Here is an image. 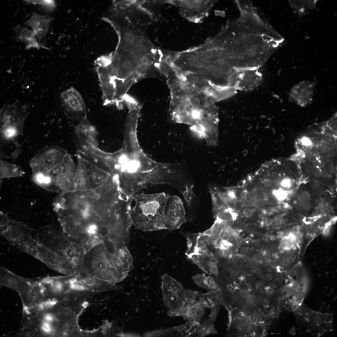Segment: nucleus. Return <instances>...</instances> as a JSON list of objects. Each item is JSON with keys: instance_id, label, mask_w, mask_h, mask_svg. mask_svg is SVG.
Instances as JSON below:
<instances>
[{"instance_id": "56", "label": "nucleus", "mask_w": 337, "mask_h": 337, "mask_svg": "<svg viewBox=\"0 0 337 337\" xmlns=\"http://www.w3.org/2000/svg\"><path fill=\"white\" fill-rule=\"evenodd\" d=\"M328 174V172L326 170H323L321 172V176L323 178H325L327 177Z\"/></svg>"}, {"instance_id": "20", "label": "nucleus", "mask_w": 337, "mask_h": 337, "mask_svg": "<svg viewBox=\"0 0 337 337\" xmlns=\"http://www.w3.org/2000/svg\"><path fill=\"white\" fill-rule=\"evenodd\" d=\"M77 163L73 176L71 191H85L91 189L85 162L77 156Z\"/></svg>"}, {"instance_id": "37", "label": "nucleus", "mask_w": 337, "mask_h": 337, "mask_svg": "<svg viewBox=\"0 0 337 337\" xmlns=\"http://www.w3.org/2000/svg\"><path fill=\"white\" fill-rule=\"evenodd\" d=\"M256 299L255 295H250L245 299V303L249 305H252L255 303Z\"/></svg>"}, {"instance_id": "10", "label": "nucleus", "mask_w": 337, "mask_h": 337, "mask_svg": "<svg viewBox=\"0 0 337 337\" xmlns=\"http://www.w3.org/2000/svg\"><path fill=\"white\" fill-rule=\"evenodd\" d=\"M0 285L16 291L22 300L23 309L30 306L38 293V285L36 279L24 278L12 272L2 266L0 269Z\"/></svg>"}, {"instance_id": "41", "label": "nucleus", "mask_w": 337, "mask_h": 337, "mask_svg": "<svg viewBox=\"0 0 337 337\" xmlns=\"http://www.w3.org/2000/svg\"><path fill=\"white\" fill-rule=\"evenodd\" d=\"M329 208V204L328 203L325 202L321 203L320 205L319 208L320 210L323 212L327 210Z\"/></svg>"}, {"instance_id": "3", "label": "nucleus", "mask_w": 337, "mask_h": 337, "mask_svg": "<svg viewBox=\"0 0 337 337\" xmlns=\"http://www.w3.org/2000/svg\"><path fill=\"white\" fill-rule=\"evenodd\" d=\"M115 156L112 176L121 191L129 199L148 187L153 172L162 164L148 158L138 141H124Z\"/></svg>"}, {"instance_id": "19", "label": "nucleus", "mask_w": 337, "mask_h": 337, "mask_svg": "<svg viewBox=\"0 0 337 337\" xmlns=\"http://www.w3.org/2000/svg\"><path fill=\"white\" fill-rule=\"evenodd\" d=\"M74 130L79 142L98 147V132L87 118L79 121Z\"/></svg>"}, {"instance_id": "15", "label": "nucleus", "mask_w": 337, "mask_h": 337, "mask_svg": "<svg viewBox=\"0 0 337 337\" xmlns=\"http://www.w3.org/2000/svg\"><path fill=\"white\" fill-rule=\"evenodd\" d=\"M186 212L183 202L178 196L169 195L165 210V229L179 228L185 222Z\"/></svg>"}, {"instance_id": "17", "label": "nucleus", "mask_w": 337, "mask_h": 337, "mask_svg": "<svg viewBox=\"0 0 337 337\" xmlns=\"http://www.w3.org/2000/svg\"><path fill=\"white\" fill-rule=\"evenodd\" d=\"M200 323L188 321L180 325L152 331L153 336H197L201 327Z\"/></svg>"}, {"instance_id": "28", "label": "nucleus", "mask_w": 337, "mask_h": 337, "mask_svg": "<svg viewBox=\"0 0 337 337\" xmlns=\"http://www.w3.org/2000/svg\"><path fill=\"white\" fill-rule=\"evenodd\" d=\"M35 35L33 31L25 27L21 30L19 38L27 44V49L34 47L38 49L41 46L37 42Z\"/></svg>"}, {"instance_id": "8", "label": "nucleus", "mask_w": 337, "mask_h": 337, "mask_svg": "<svg viewBox=\"0 0 337 337\" xmlns=\"http://www.w3.org/2000/svg\"><path fill=\"white\" fill-rule=\"evenodd\" d=\"M76 164L68 154L64 160L45 173L32 174V181L49 191L58 193L71 191Z\"/></svg>"}, {"instance_id": "51", "label": "nucleus", "mask_w": 337, "mask_h": 337, "mask_svg": "<svg viewBox=\"0 0 337 337\" xmlns=\"http://www.w3.org/2000/svg\"><path fill=\"white\" fill-rule=\"evenodd\" d=\"M265 279L267 281H271L273 279V276L271 273H268L266 275Z\"/></svg>"}, {"instance_id": "42", "label": "nucleus", "mask_w": 337, "mask_h": 337, "mask_svg": "<svg viewBox=\"0 0 337 337\" xmlns=\"http://www.w3.org/2000/svg\"><path fill=\"white\" fill-rule=\"evenodd\" d=\"M186 5L188 9H193L195 7V3L193 1H187L186 2Z\"/></svg>"}, {"instance_id": "9", "label": "nucleus", "mask_w": 337, "mask_h": 337, "mask_svg": "<svg viewBox=\"0 0 337 337\" xmlns=\"http://www.w3.org/2000/svg\"><path fill=\"white\" fill-rule=\"evenodd\" d=\"M26 107L13 104L3 107L0 111V139L1 142H11L23 134Z\"/></svg>"}, {"instance_id": "39", "label": "nucleus", "mask_w": 337, "mask_h": 337, "mask_svg": "<svg viewBox=\"0 0 337 337\" xmlns=\"http://www.w3.org/2000/svg\"><path fill=\"white\" fill-rule=\"evenodd\" d=\"M253 212L252 210L249 208L244 209L242 212L243 216L247 217H251L252 214Z\"/></svg>"}, {"instance_id": "26", "label": "nucleus", "mask_w": 337, "mask_h": 337, "mask_svg": "<svg viewBox=\"0 0 337 337\" xmlns=\"http://www.w3.org/2000/svg\"><path fill=\"white\" fill-rule=\"evenodd\" d=\"M205 309L198 302L187 310L182 316L188 321L200 323L205 314Z\"/></svg>"}, {"instance_id": "16", "label": "nucleus", "mask_w": 337, "mask_h": 337, "mask_svg": "<svg viewBox=\"0 0 337 337\" xmlns=\"http://www.w3.org/2000/svg\"><path fill=\"white\" fill-rule=\"evenodd\" d=\"M315 81L310 80L301 81L294 85L288 94L289 101L301 107H305L312 102Z\"/></svg>"}, {"instance_id": "13", "label": "nucleus", "mask_w": 337, "mask_h": 337, "mask_svg": "<svg viewBox=\"0 0 337 337\" xmlns=\"http://www.w3.org/2000/svg\"><path fill=\"white\" fill-rule=\"evenodd\" d=\"M62 110L69 118L80 121L87 118L86 106L79 92L71 87L60 94Z\"/></svg>"}, {"instance_id": "22", "label": "nucleus", "mask_w": 337, "mask_h": 337, "mask_svg": "<svg viewBox=\"0 0 337 337\" xmlns=\"http://www.w3.org/2000/svg\"><path fill=\"white\" fill-rule=\"evenodd\" d=\"M51 18L33 13L26 23L33 29V31L40 41L46 36L49 29Z\"/></svg>"}, {"instance_id": "24", "label": "nucleus", "mask_w": 337, "mask_h": 337, "mask_svg": "<svg viewBox=\"0 0 337 337\" xmlns=\"http://www.w3.org/2000/svg\"><path fill=\"white\" fill-rule=\"evenodd\" d=\"M24 173L19 166L5 161H0V177L1 178L20 177Z\"/></svg>"}, {"instance_id": "35", "label": "nucleus", "mask_w": 337, "mask_h": 337, "mask_svg": "<svg viewBox=\"0 0 337 337\" xmlns=\"http://www.w3.org/2000/svg\"><path fill=\"white\" fill-rule=\"evenodd\" d=\"M273 194L279 201H282L287 198L288 195L287 192L281 188L274 190Z\"/></svg>"}, {"instance_id": "54", "label": "nucleus", "mask_w": 337, "mask_h": 337, "mask_svg": "<svg viewBox=\"0 0 337 337\" xmlns=\"http://www.w3.org/2000/svg\"><path fill=\"white\" fill-rule=\"evenodd\" d=\"M281 208L280 206H274L273 208V210L274 212H278L281 211Z\"/></svg>"}, {"instance_id": "38", "label": "nucleus", "mask_w": 337, "mask_h": 337, "mask_svg": "<svg viewBox=\"0 0 337 337\" xmlns=\"http://www.w3.org/2000/svg\"><path fill=\"white\" fill-rule=\"evenodd\" d=\"M251 294L250 291L247 289H243L240 291V295L241 298L245 300Z\"/></svg>"}, {"instance_id": "43", "label": "nucleus", "mask_w": 337, "mask_h": 337, "mask_svg": "<svg viewBox=\"0 0 337 337\" xmlns=\"http://www.w3.org/2000/svg\"><path fill=\"white\" fill-rule=\"evenodd\" d=\"M301 197L303 200L307 201L310 198V195L309 192L305 191L302 193Z\"/></svg>"}, {"instance_id": "18", "label": "nucleus", "mask_w": 337, "mask_h": 337, "mask_svg": "<svg viewBox=\"0 0 337 337\" xmlns=\"http://www.w3.org/2000/svg\"><path fill=\"white\" fill-rule=\"evenodd\" d=\"M198 302L205 309H210L211 312L208 318L204 322L213 323L218 311L220 304L222 303V297L218 289L202 293L199 292Z\"/></svg>"}, {"instance_id": "27", "label": "nucleus", "mask_w": 337, "mask_h": 337, "mask_svg": "<svg viewBox=\"0 0 337 337\" xmlns=\"http://www.w3.org/2000/svg\"><path fill=\"white\" fill-rule=\"evenodd\" d=\"M195 283L199 286L209 291L218 289L217 285L211 276L197 274L192 277Z\"/></svg>"}, {"instance_id": "53", "label": "nucleus", "mask_w": 337, "mask_h": 337, "mask_svg": "<svg viewBox=\"0 0 337 337\" xmlns=\"http://www.w3.org/2000/svg\"><path fill=\"white\" fill-rule=\"evenodd\" d=\"M321 171L320 169H317L315 171L314 173V175L316 177H320L321 176Z\"/></svg>"}, {"instance_id": "12", "label": "nucleus", "mask_w": 337, "mask_h": 337, "mask_svg": "<svg viewBox=\"0 0 337 337\" xmlns=\"http://www.w3.org/2000/svg\"><path fill=\"white\" fill-rule=\"evenodd\" d=\"M67 151L59 146L46 147L30 160L32 174L44 173L61 162L68 154Z\"/></svg>"}, {"instance_id": "45", "label": "nucleus", "mask_w": 337, "mask_h": 337, "mask_svg": "<svg viewBox=\"0 0 337 337\" xmlns=\"http://www.w3.org/2000/svg\"><path fill=\"white\" fill-rule=\"evenodd\" d=\"M252 260L255 263H260L261 261V257L260 255L256 254L252 257Z\"/></svg>"}, {"instance_id": "5", "label": "nucleus", "mask_w": 337, "mask_h": 337, "mask_svg": "<svg viewBox=\"0 0 337 337\" xmlns=\"http://www.w3.org/2000/svg\"><path fill=\"white\" fill-rule=\"evenodd\" d=\"M34 230L23 222L11 220L2 235L12 245L41 261L52 269L69 274L67 265L35 236Z\"/></svg>"}, {"instance_id": "62", "label": "nucleus", "mask_w": 337, "mask_h": 337, "mask_svg": "<svg viewBox=\"0 0 337 337\" xmlns=\"http://www.w3.org/2000/svg\"><path fill=\"white\" fill-rule=\"evenodd\" d=\"M237 260L236 257H234L232 259V262L234 263H236L237 262Z\"/></svg>"}, {"instance_id": "7", "label": "nucleus", "mask_w": 337, "mask_h": 337, "mask_svg": "<svg viewBox=\"0 0 337 337\" xmlns=\"http://www.w3.org/2000/svg\"><path fill=\"white\" fill-rule=\"evenodd\" d=\"M34 234L39 241L67 265L72 275L81 271L85 251L62 231L49 225L34 230Z\"/></svg>"}, {"instance_id": "21", "label": "nucleus", "mask_w": 337, "mask_h": 337, "mask_svg": "<svg viewBox=\"0 0 337 337\" xmlns=\"http://www.w3.org/2000/svg\"><path fill=\"white\" fill-rule=\"evenodd\" d=\"M84 160L90 182L91 189H95L100 186L112 177V176L108 172L89 162Z\"/></svg>"}, {"instance_id": "48", "label": "nucleus", "mask_w": 337, "mask_h": 337, "mask_svg": "<svg viewBox=\"0 0 337 337\" xmlns=\"http://www.w3.org/2000/svg\"><path fill=\"white\" fill-rule=\"evenodd\" d=\"M262 261L263 264L265 266H268L271 264V261L268 257H265L264 258Z\"/></svg>"}, {"instance_id": "52", "label": "nucleus", "mask_w": 337, "mask_h": 337, "mask_svg": "<svg viewBox=\"0 0 337 337\" xmlns=\"http://www.w3.org/2000/svg\"><path fill=\"white\" fill-rule=\"evenodd\" d=\"M300 230V227L299 225H296L292 228L293 231L295 233L299 232Z\"/></svg>"}, {"instance_id": "40", "label": "nucleus", "mask_w": 337, "mask_h": 337, "mask_svg": "<svg viewBox=\"0 0 337 337\" xmlns=\"http://www.w3.org/2000/svg\"><path fill=\"white\" fill-rule=\"evenodd\" d=\"M228 254L227 249L220 248L218 252V254L221 257H224L227 256Z\"/></svg>"}, {"instance_id": "59", "label": "nucleus", "mask_w": 337, "mask_h": 337, "mask_svg": "<svg viewBox=\"0 0 337 337\" xmlns=\"http://www.w3.org/2000/svg\"><path fill=\"white\" fill-rule=\"evenodd\" d=\"M282 264L284 266H288L289 264V263L287 259H284L282 261Z\"/></svg>"}, {"instance_id": "61", "label": "nucleus", "mask_w": 337, "mask_h": 337, "mask_svg": "<svg viewBox=\"0 0 337 337\" xmlns=\"http://www.w3.org/2000/svg\"><path fill=\"white\" fill-rule=\"evenodd\" d=\"M232 273L234 275L237 276L238 274V271L236 270H233L232 271Z\"/></svg>"}, {"instance_id": "36", "label": "nucleus", "mask_w": 337, "mask_h": 337, "mask_svg": "<svg viewBox=\"0 0 337 337\" xmlns=\"http://www.w3.org/2000/svg\"><path fill=\"white\" fill-rule=\"evenodd\" d=\"M292 184V181L291 179L287 178H286L281 181L280 185L283 187L289 188L291 187Z\"/></svg>"}, {"instance_id": "33", "label": "nucleus", "mask_w": 337, "mask_h": 337, "mask_svg": "<svg viewBox=\"0 0 337 337\" xmlns=\"http://www.w3.org/2000/svg\"><path fill=\"white\" fill-rule=\"evenodd\" d=\"M226 200L230 203H234L237 200L236 192L233 189H228L225 193H222Z\"/></svg>"}, {"instance_id": "23", "label": "nucleus", "mask_w": 337, "mask_h": 337, "mask_svg": "<svg viewBox=\"0 0 337 337\" xmlns=\"http://www.w3.org/2000/svg\"><path fill=\"white\" fill-rule=\"evenodd\" d=\"M198 293L195 291L184 290L173 316H182L190 308L197 303Z\"/></svg>"}, {"instance_id": "30", "label": "nucleus", "mask_w": 337, "mask_h": 337, "mask_svg": "<svg viewBox=\"0 0 337 337\" xmlns=\"http://www.w3.org/2000/svg\"><path fill=\"white\" fill-rule=\"evenodd\" d=\"M216 332L213 323L203 322L198 337H203Z\"/></svg>"}, {"instance_id": "46", "label": "nucleus", "mask_w": 337, "mask_h": 337, "mask_svg": "<svg viewBox=\"0 0 337 337\" xmlns=\"http://www.w3.org/2000/svg\"><path fill=\"white\" fill-rule=\"evenodd\" d=\"M263 183L265 187H269L272 185V182L271 179L266 178L264 180Z\"/></svg>"}, {"instance_id": "25", "label": "nucleus", "mask_w": 337, "mask_h": 337, "mask_svg": "<svg viewBox=\"0 0 337 337\" xmlns=\"http://www.w3.org/2000/svg\"><path fill=\"white\" fill-rule=\"evenodd\" d=\"M293 11L299 16L306 14L316 6V0H289Z\"/></svg>"}, {"instance_id": "60", "label": "nucleus", "mask_w": 337, "mask_h": 337, "mask_svg": "<svg viewBox=\"0 0 337 337\" xmlns=\"http://www.w3.org/2000/svg\"><path fill=\"white\" fill-rule=\"evenodd\" d=\"M319 228L317 226H315L313 227V230L315 232H317L319 231Z\"/></svg>"}, {"instance_id": "31", "label": "nucleus", "mask_w": 337, "mask_h": 337, "mask_svg": "<svg viewBox=\"0 0 337 337\" xmlns=\"http://www.w3.org/2000/svg\"><path fill=\"white\" fill-rule=\"evenodd\" d=\"M0 230L1 235L7 229L11 220L7 215L2 212H0Z\"/></svg>"}, {"instance_id": "11", "label": "nucleus", "mask_w": 337, "mask_h": 337, "mask_svg": "<svg viewBox=\"0 0 337 337\" xmlns=\"http://www.w3.org/2000/svg\"><path fill=\"white\" fill-rule=\"evenodd\" d=\"M295 312L298 325L305 332L321 335L332 329L333 315L314 311L303 305L298 306Z\"/></svg>"}, {"instance_id": "29", "label": "nucleus", "mask_w": 337, "mask_h": 337, "mask_svg": "<svg viewBox=\"0 0 337 337\" xmlns=\"http://www.w3.org/2000/svg\"><path fill=\"white\" fill-rule=\"evenodd\" d=\"M200 233H187L185 234L187 243L186 255L189 258L195 252L198 244V237Z\"/></svg>"}, {"instance_id": "4", "label": "nucleus", "mask_w": 337, "mask_h": 337, "mask_svg": "<svg viewBox=\"0 0 337 337\" xmlns=\"http://www.w3.org/2000/svg\"><path fill=\"white\" fill-rule=\"evenodd\" d=\"M133 264L132 256L128 247L113 251L100 243L85 252L81 271L90 276L116 284L127 276Z\"/></svg>"}, {"instance_id": "44", "label": "nucleus", "mask_w": 337, "mask_h": 337, "mask_svg": "<svg viewBox=\"0 0 337 337\" xmlns=\"http://www.w3.org/2000/svg\"><path fill=\"white\" fill-rule=\"evenodd\" d=\"M280 247L283 249H287V244L286 238L284 239L281 241L280 243Z\"/></svg>"}, {"instance_id": "50", "label": "nucleus", "mask_w": 337, "mask_h": 337, "mask_svg": "<svg viewBox=\"0 0 337 337\" xmlns=\"http://www.w3.org/2000/svg\"><path fill=\"white\" fill-rule=\"evenodd\" d=\"M311 204L309 202H305L303 205V208L305 210H309L311 208Z\"/></svg>"}, {"instance_id": "58", "label": "nucleus", "mask_w": 337, "mask_h": 337, "mask_svg": "<svg viewBox=\"0 0 337 337\" xmlns=\"http://www.w3.org/2000/svg\"><path fill=\"white\" fill-rule=\"evenodd\" d=\"M289 264H291L293 263L294 261V259L293 257H290L287 259Z\"/></svg>"}, {"instance_id": "32", "label": "nucleus", "mask_w": 337, "mask_h": 337, "mask_svg": "<svg viewBox=\"0 0 337 337\" xmlns=\"http://www.w3.org/2000/svg\"><path fill=\"white\" fill-rule=\"evenodd\" d=\"M124 102L129 110L135 108L139 104L135 100L127 94L125 96Z\"/></svg>"}, {"instance_id": "6", "label": "nucleus", "mask_w": 337, "mask_h": 337, "mask_svg": "<svg viewBox=\"0 0 337 337\" xmlns=\"http://www.w3.org/2000/svg\"><path fill=\"white\" fill-rule=\"evenodd\" d=\"M169 196L164 192L134 196L129 208L132 225L144 231L165 229V207Z\"/></svg>"}, {"instance_id": "14", "label": "nucleus", "mask_w": 337, "mask_h": 337, "mask_svg": "<svg viewBox=\"0 0 337 337\" xmlns=\"http://www.w3.org/2000/svg\"><path fill=\"white\" fill-rule=\"evenodd\" d=\"M161 288L164 304L170 316L176 309L184 290L182 285L174 279L165 274L162 276Z\"/></svg>"}, {"instance_id": "34", "label": "nucleus", "mask_w": 337, "mask_h": 337, "mask_svg": "<svg viewBox=\"0 0 337 337\" xmlns=\"http://www.w3.org/2000/svg\"><path fill=\"white\" fill-rule=\"evenodd\" d=\"M26 2L33 4H39L44 5L49 8H53L55 7L54 2L53 0H25Z\"/></svg>"}, {"instance_id": "57", "label": "nucleus", "mask_w": 337, "mask_h": 337, "mask_svg": "<svg viewBox=\"0 0 337 337\" xmlns=\"http://www.w3.org/2000/svg\"><path fill=\"white\" fill-rule=\"evenodd\" d=\"M237 330L239 332L242 331L244 329V327L242 324H239L237 325Z\"/></svg>"}, {"instance_id": "47", "label": "nucleus", "mask_w": 337, "mask_h": 337, "mask_svg": "<svg viewBox=\"0 0 337 337\" xmlns=\"http://www.w3.org/2000/svg\"><path fill=\"white\" fill-rule=\"evenodd\" d=\"M281 180L278 177L274 178L273 181L272 183L275 186H278L281 184Z\"/></svg>"}, {"instance_id": "55", "label": "nucleus", "mask_w": 337, "mask_h": 337, "mask_svg": "<svg viewBox=\"0 0 337 337\" xmlns=\"http://www.w3.org/2000/svg\"><path fill=\"white\" fill-rule=\"evenodd\" d=\"M237 54L235 52H232L229 54V57L231 59H234L237 58Z\"/></svg>"}, {"instance_id": "49", "label": "nucleus", "mask_w": 337, "mask_h": 337, "mask_svg": "<svg viewBox=\"0 0 337 337\" xmlns=\"http://www.w3.org/2000/svg\"><path fill=\"white\" fill-rule=\"evenodd\" d=\"M283 217L281 215L276 216L274 217V221L276 222H281L283 221Z\"/></svg>"}, {"instance_id": "1", "label": "nucleus", "mask_w": 337, "mask_h": 337, "mask_svg": "<svg viewBox=\"0 0 337 337\" xmlns=\"http://www.w3.org/2000/svg\"><path fill=\"white\" fill-rule=\"evenodd\" d=\"M63 231L85 251L103 243L114 250L126 246L130 222L125 200L114 190L101 186L62 194Z\"/></svg>"}, {"instance_id": "2", "label": "nucleus", "mask_w": 337, "mask_h": 337, "mask_svg": "<svg viewBox=\"0 0 337 337\" xmlns=\"http://www.w3.org/2000/svg\"><path fill=\"white\" fill-rule=\"evenodd\" d=\"M215 100L203 91L193 88L182 89L170 103L169 113L175 123L190 125L191 129L210 146L218 142V110Z\"/></svg>"}]
</instances>
